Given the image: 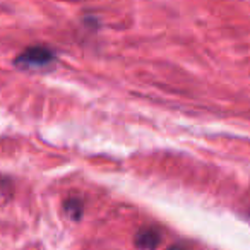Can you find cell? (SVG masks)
Wrapping results in <instances>:
<instances>
[{"label":"cell","instance_id":"cell-1","mask_svg":"<svg viewBox=\"0 0 250 250\" xmlns=\"http://www.w3.org/2000/svg\"><path fill=\"white\" fill-rule=\"evenodd\" d=\"M55 53L50 48H46V46H31V48H26L14 60V63L19 67H24V69H29V67H46L55 62Z\"/></svg>","mask_w":250,"mask_h":250},{"label":"cell","instance_id":"cell-2","mask_svg":"<svg viewBox=\"0 0 250 250\" xmlns=\"http://www.w3.org/2000/svg\"><path fill=\"white\" fill-rule=\"evenodd\" d=\"M136 247L141 250H154L161 242V235L156 228H143L136 235Z\"/></svg>","mask_w":250,"mask_h":250},{"label":"cell","instance_id":"cell-3","mask_svg":"<svg viewBox=\"0 0 250 250\" xmlns=\"http://www.w3.org/2000/svg\"><path fill=\"white\" fill-rule=\"evenodd\" d=\"M65 211L67 214L70 216V218L77 219L81 216V212H83V202L79 201V199H69V201H65Z\"/></svg>","mask_w":250,"mask_h":250},{"label":"cell","instance_id":"cell-4","mask_svg":"<svg viewBox=\"0 0 250 250\" xmlns=\"http://www.w3.org/2000/svg\"><path fill=\"white\" fill-rule=\"evenodd\" d=\"M168 250H188L187 245H182V243H177V245H171Z\"/></svg>","mask_w":250,"mask_h":250}]
</instances>
